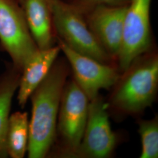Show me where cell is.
I'll list each match as a JSON object with an SVG mask.
<instances>
[{"instance_id": "cell-1", "label": "cell", "mask_w": 158, "mask_h": 158, "mask_svg": "<svg viewBox=\"0 0 158 158\" xmlns=\"http://www.w3.org/2000/svg\"><path fill=\"white\" fill-rule=\"evenodd\" d=\"M68 74L66 64L56 60L29 97L32 113L27 149L29 158L47 157L55 143L59 110Z\"/></svg>"}, {"instance_id": "cell-2", "label": "cell", "mask_w": 158, "mask_h": 158, "mask_svg": "<svg viewBox=\"0 0 158 158\" xmlns=\"http://www.w3.org/2000/svg\"><path fill=\"white\" fill-rule=\"evenodd\" d=\"M145 54L138 57L116 83L111 105L121 113H141L155 100L158 89V56Z\"/></svg>"}, {"instance_id": "cell-3", "label": "cell", "mask_w": 158, "mask_h": 158, "mask_svg": "<svg viewBox=\"0 0 158 158\" xmlns=\"http://www.w3.org/2000/svg\"><path fill=\"white\" fill-rule=\"evenodd\" d=\"M49 1L56 40H60L80 54L100 62L112 64L115 59L91 32L84 14L70 2L62 0Z\"/></svg>"}, {"instance_id": "cell-4", "label": "cell", "mask_w": 158, "mask_h": 158, "mask_svg": "<svg viewBox=\"0 0 158 158\" xmlns=\"http://www.w3.org/2000/svg\"><path fill=\"white\" fill-rule=\"evenodd\" d=\"M89 100L74 80L66 83L59 110L56 137L62 147V156L76 155L84 134Z\"/></svg>"}, {"instance_id": "cell-5", "label": "cell", "mask_w": 158, "mask_h": 158, "mask_svg": "<svg viewBox=\"0 0 158 158\" xmlns=\"http://www.w3.org/2000/svg\"><path fill=\"white\" fill-rule=\"evenodd\" d=\"M0 46L21 71L25 63L39 50L19 0H0Z\"/></svg>"}, {"instance_id": "cell-6", "label": "cell", "mask_w": 158, "mask_h": 158, "mask_svg": "<svg viewBox=\"0 0 158 158\" xmlns=\"http://www.w3.org/2000/svg\"><path fill=\"white\" fill-rule=\"evenodd\" d=\"M152 0H130L125 14L123 38L117 59L125 72L151 46L150 11Z\"/></svg>"}, {"instance_id": "cell-7", "label": "cell", "mask_w": 158, "mask_h": 158, "mask_svg": "<svg viewBox=\"0 0 158 158\" xmlns=\"http://www.w3.org/2000/svg\"><path fill=\"white\" fill-rule=\"evenodd\" d=\"M108 107L99 96L89 101L84 134L75 157L104 158L113 152L116 137L110 123Z\"/></svg>"}, {"instance_id": "cell-8", "label": "cell", "mask_w": 158, "mask_h": 158, "mask_svg": "<svg viewBox=\"0 0 158 158\" xmlns=\"http://www.w3.org/2000/svg\"><path fill=\"white\" fill-rule=\"evenodd\" d=\"M56 40L72 69L74 81L89 101L98 96L100 90L110 89L118 82L121 76L112 64L80 54L60 40Z\"/></svg>"}, {"instance_id": "cell-9", "label": "cell", "mask_w": 158, "mask_h": 158, "mask_svg": "<svg viewBox=\"0 0 158 158\" xmlns=\"http://www.w3.org/2000/svg\"><path fill=\"white\" fill-rule=\"evenodd\" d=\"M127 6H98L84 14L91 32L115 60L121 45Z\"/></svg>"}, {"instance_id": "cell-10", "label": "cell", "mask_w": 158, "mask_h": 158, "mask_svg": "<svg viewBox=\"0 0 158 158\" xmlns=\"http://www.w3.org/2000/svg\"><path fill=\"white\" fill-rule=\"evenodd\" d=\"M60 51L58 45L39 49L25 63L17 90V101L21 107L25 106L31 94L45 78Z\"/></svg>"}, {"instance_id": "cell-11", "label": "cell", "mask_w": 158, "mask_h": 158, "mask_svg": "<svg viewBox=\"0 0 158 158\" xmlns=\"http://www.w3.org/2000/svg\"><path fill=\"white\" fill-rule=\"evenodd\" d=\"M29 31L39 49L53 47L56 41L49 0H19Z\"/></svg>"}, {"instance_id": "cell-12", "label": "cell", "mask_w": 158, "mask_h": 158, "mask_svg": "<svg viewBox=\"0 0 158 158\" xmlns=\"http://www.w3.org/2000/svg\"><path fill=\"white\" fill-rule=\"evenodd\" d=\"M21 71L10 62H6L0 74V158H6V134L12 102L18 90Z\"/></svg>"}, {"instance_id": "cell-13", "label": "cell", "mask_w": 158, "mask_h": 158, "mask_svg": "<svg viewBox=\"0 0 158 158\" xmlns=\"http://www.w3.org/2000/svg\"><path fill=\"white\" fill-rule=\"evenodd\" d=\"M29 136V119L26 111L10 114L6 134L8 157L23 158L27 153Z\"/></svg>"}, {"instance_id": "cell-14", "label": "cell", "mask_w": 158, "mask_h": 158, "mask_svg": "<svg viewBox=\"0 0 158 158\" xmlns=\"http://www.w3.org/2000/svg\"><path fill=\"white\" fill-rule=\"evenodd\" d=\"M139 134L141 136V158L158 157V118L141 120L139 122Z\"/></svg>"}, {"instance_id": "cell-15", "label": "cell", "mask_w": 158, "mask_h": 158, "mask_svg": "<svg viewBox=\"0 0 158 158\" xmlns=\"http://www.w3.org/2000/svg\"><path fill=\"white\" fill-rule=\"evenodd\" d=\"M130 0H73L72 4L83 14L98 6H127Z\"/></svg>"}]
</instances>
